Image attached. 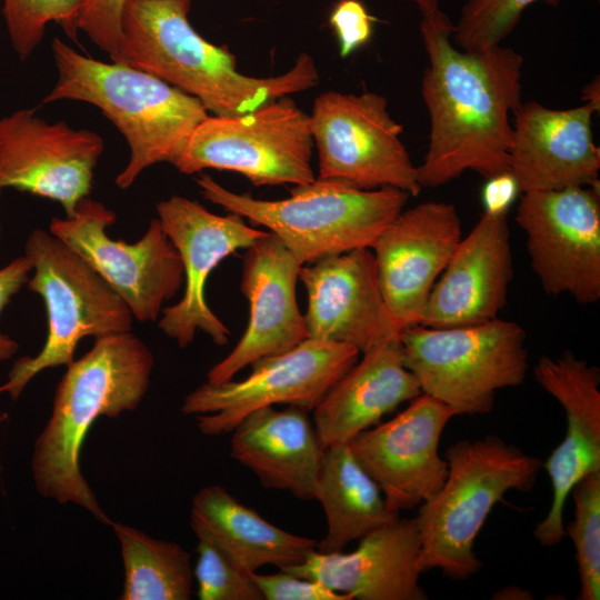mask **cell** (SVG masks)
I'll use <instances>...</instances> for the list:
<instances>
[{"instance_id":"8fae6325","label":"cell","mask_w":600,"mask_h":600,"mask_svg":"<svg viewBox=\"0 0 600 600\" xmlns=\"http://www.w3.org/2000/svg\"><path fill=\"white\" fill-rule=\"evenodd\" d=\"M309 117L319 156L317 178L420 193L417 167L400 138L402 126L389 113L383 96L323 92Z\"/></svg>"},{"instance_id":"6da1fadb","label":"cell","mask_w":600,"mask_h":600,"mask_svg":"<svg viewBox=\"0 0 600 600\" xmlns=\"http://www.w3.org/2000/svg\"><path fill=\"white\" fill-rule=\"evenodd\" d=\"M453 28L440 9L420 23L429 60L421 94L430 118L428 151L417 167L421 188L443 186L467 170L487 179L509 172L523 58L501 44L462 50L452 42Z\"/></svg>"},{"instance_id":"4fadbf2b","label":"cell","mask_w":600,"mask_h":600,"mask_svg":"<svg viewBox=\"0 0 600 600\" xmlns=\"http://www.w3.org/2000/svg\"><path fill=\"white\" fill-rule=\"evenodd\" d=\"M516 221L547 294H569L582 304L600 299L599 187L523 192Z\"/></svg>"},{"instance_id":"60d3db41","label":"cell","mask_w":600,"mask_h":600,"mask_svg":"<svg viewBox=\"0 0 600 600\" xmlns=\"http://www.w3.org/2000/svg\"><path fill=\"white\" fill-rule=\"evenodd\" d=\"M1 237H2V224H1V219H0V240H1Z\"/></svg>"},{"instance_id":"603a6c76","label":"cell","mask_w":600,"mask_h":600,"mask_svg":"<svg viewBox=\"0 0 600 600\" xmlns=\"http://www.w3.org/2000/svg\"><path fill=\"white\" fill-rule=\"evenodd\" d=\"M344 553L312 550L281 569L321 582L351 600H426L419 579L420 537L413 518H399L358 540Z\"/></svg>"},{"instance_id":"d590c367","label":"cell","mask_w":600,"mask_h":600,"mask_svg":"<svg viewBox=\"0 0 600 600\" xmlns=\"http://www.w3.org/2000/svg\"><path fill=\"white\" fill-rule=\"evenodd\" d=\"M32 264L23 254L0 268V314L12 297L28 282ZM19 350V343L0 331V362L11 359Z\"/></svg>"},{"instance_id":"484cf974","label":"cell","mask_w":600,"mask_h":600,"mask_svg":"<svg viewBox=\"0 0 600 600\" xmlns=\"http://www.w3.org/2000/svg\"><path fill=\"white\" fill-rule=\"evenodd\" d=\"M190 527L197 538L211 541L250 572L263 566L299 564L318 542L276 527L220 486L203 487L194 494Z\"/></svg>"},{"instance_id":"e0dca14e","label":"cell","mask_w":600,"mask_h":600,"mask_svg":"<svg viewBox=\"0 0 600 600\" xmlns=\"http://www.w3.org/2000/svg\"><path fill=\"white\" fill-rule=\"evenodd\" d=\"M461 238L456 207L426 201L402 210L372 243L378 283L401 331L421 322L431 289Z\"/></svg>"},{"instance_id":"44dd1931","label":"cell","mask_w":600,"mask_h":600,"mask_svg":"<svg viewBox=\"0 0 600 600\" xmlns=\"http://www.w3.org/2000/svg\"><path fill=\"white\" fill-rule=\"evenodd\" d=\"M508 210L486 209L460 239L431 289L419 324L452 328L498 318L513 277Z\"/></svg>"},{"instance_id":"5b68a950","label":"cell","mask_w":600,"mask_h":600,"mask_svg":"<svg viewBox=\"0 0 600 600\" xmlns=\"http://www.w3.org/2000/svg\"><path fill=\"white\" fill-rule=\"evenodd\" d=\"M448 474L441 488L418 507L419 569L467 580L482 563L474 541L492 508L511 491H529L542 461L499 436L460 440L446 451Z\"/></svg>"},{"instance_id":"2e32d148","label":"cell","mask_w":600,"mask_h":600,"mask_svg":"<svg viewBox=\"0 0 600 600\" xmlns=\"http://www.w3.org/2000/svg\"><path fill=\"white\" fill-rule=\"evenodd\" d=\"M457 413L443 402L421 393L391 420L353 438L349 448L380 487L388 508L399 513L419 507L443 484L448 462L439 442Z\"/></svg>"},{"instance_id":"f546056e","label":"cell","mask_w":600,"mask_h":600,"mask_svg":"<svg viewBox=\"0 0 600 600\" xmlns=\"http://www.w3.org/2000/svg\"><path fill=\"white\" fill-rule=\"evenodd\" d=\"M84 0H2V16L11 46L21 60L41 43L50 22L77 39L78 18Z\"/></svg>"},{"instance_id":"f35d334b","label":"cell","mask_w":600,"mask_h":600,"mask_svg":"<svg viewBox=\"0 0 600 600\" xmlns=\"http://www.w3.org/2000/svg\"><path fill=\"white\" fill-rule=\"evenodd\" d=\"M420 9L422 16L431 14L438 11L439 0H412Z\"/></svg>"},{"instance_id":"52a82bcc","label":"cell","mask_w":600,"mask_h":600,"mask_svg":"<svg viewBox=\"0 0 600 600\" xmlns=\"http://www.w3.org/2000/svg\"><path fill=\"white\" fill-rule=\"evenodd\" d=\"M24 256L33 272L27 286L44 302L48 331L42 349L33 357L19 358L0 386V393H8L13 401L38 373L69 366L81 339L129 332L134 319L111 286L50 231H31Z\"/></svg>"},{"instance_id":"4dcf8cb0","label":"cell","mask_w":600,"mask_h":600,"mask_svg":"<svg viewBox=\"0 0 600 600\" xmlns=\"http://www.w3.org/2000/svg\"><path fill=\"white\" fill-rule=\"evenodd\" d=\"M536 1L539 0H467L453 28L454 44L466 51L501 44L524 9Z\"/></svg>"},{"instance_id":"d6986e66","label":"cell","mask_w":600,"mask_h":600,"mask_svg":"<svg viewBox=\"0 0 600 600\" xmlns=\"http://www.w3.org/2000/svg\"><path fill=\"white\" fill-rule=\"evenodd\" d=\"M537 383L563 408V440L542 463L551 487L550 509L533 537L553 547L566 537L563 510L572 487L587 473L600 471V370L567 351L541 357L533 369Z\"/></svg>"},{"instance_id":"7c38bea8","label":"cell","mask_w":600,"mask_h":600,"mask_svg":"<svg viewBox=\"0 0 600 600\" xmlns=\"http://www.w3.org/2000/svg\"><path fill=\"white\" fill-rule=\"evenodd\" d=\"M116 214L89 197L81 199L73 212L53 218L49 231L79 253L123 299L140 322L159 320L163 306L184 282L181 258L152 219L138 241L114 240L107 229Z\"/></svg>"},{"instance_id":"ba28073f","label":"cell","mask_w":600,"mask_h":600,"mask_svg":"<svg viewBox=\"0 0 600 600\" xmlns=\"http://www.w3.org/2000/svg\"><path fill=\"white\" fill-rule=\"evenodd\" d=\"M399 340L421 392L457 416L490 412L497 391L522 384L529 369L524 329L499 318L452 328L413 324Z\"/></svg>"},{"instance_id":"d4e9b609","label":"cell","mask_w":600,"mask_h":600,"mask_svg":"<svg viewBox=\"0 0 600 600\" xmlns=\"http://www.w3.org/2000/svg\"><path fill=\"white\" fill-rule=\"evenodd\" d=\"M421 393L398 338L363 353L316 406L312 421L324 448L348 444Z\"/></svg>"},{"instance_id":"4316f807","label":"cell","mask_w":600,"mask_h":600,"mask_svg":"<svg viewBox=\"0 0 600 600\" xmlns=\"http://www.w3.org/2000/svg\"><path fill=\"white\" fill-rule=\"evenodd\" d=\"M317 501L327 521L326 536L316 548L321 552L342 551L350 542L400 518L388 508L380 487L348 444L326 448Z\"/></svg>"},{"instance_id":"ffe728a7","label":"cell","mask_w":600,"mask_h":600,"mask_svg":"<svg viewBox=\"0 0 600 600\" xmlns=\"http://www.w3.org/2000/svg\"><path fill=\"white\" fill-rule=\"evenodd\" d=\"M301 264L271 232L246 249L240 290L249 302V321L230 353L207 372L221 383L264 357L284 353L308 338L296 288Z\"/></svg>"},{"instance_id":"8992f818","label":"cell","mask_w":600,"mask_h":600,"mask_svg":"<svg viewBox=\"0 0 600 600\" xmlns=\"http://www.w3.org/2000/svg\"><path fill=\"white\" fill-rule=\"evenodd\" d=\"M196 181L206 200L267 228L301 266L371 248L411 197L397 188L362 189L316 178L291 188L287 199L261 200L228 190L206 173Z\"/></svg>"},{"instance_id":"1f68e13d","label":"cell","mask_w":600,"mask_h":600,"mask_svg":"<svg viewBox=\"0 0 600 600\" xmlns=\"http://www.w3.org/2000/svg\"><path fill=\"white\" fill-rule=\"evenodd\" d=\"M193 577L200 600H263L252 572L211 541L198 538Z\"/></svg>"},{"instance_id":"7402d4cb","label":"cell","mask_w":600,"mask_h":600,"mask_svg":"<svg viewBox=\"0 0 600 600\" xmlns=\"http://www.w3.org/2000/svg\"><path fill=\"white\" fill-rule=\"evenodd\" d=\"M589 104L551 109L520 103L512 118L509 172L519 191L599 187L600 150L593 142Z\"/></svg>"},{"instance_id":"e575fe53","label":"cell","mask_w":600,"mask_h":600,"mask_svg":"<svg viewBox=\"0 0 600 600\" xmlns=\"http://www.w3.org/2000/svg\"><path fill=\"white\" fill-rule=\"evenodd\" d=\"M377 21L359 0H340L331 11L329 22L339 41L340 56L348 57L366 44Z\"/></svg>"},{"instance_id":"cb8c5ba5","label":"cell","mask_w":600,"mask_h":600,"mask_svg":"<svg viewBox=\"0 0 600 600\" xmlns=\"http://www.w3.org/2000/svg\"><path fill=\"white\" fill-rule=\"evenodd\" d=\"M231 433V458L252 471L264 488L317 500L326 448L307 409L261 408Z\"/></svg>"},{"instance_id":"9a60e30c","label":"cell","mask_w":600,"mask_h":600,"mask_svg":"<svg viewBox=\"0 0 600 600\" xmlns=\"http://www.w3.org/2000/svg\"><path fill=\"white\" fill-rule=\"evenodd\" d=\"M103 138L66 121L48 122L36 109H19L0 118V190L59 202L66 216L89 197Z\"/></svg>"},{"instance_id":"ab89813d","label":"cell","mask_w":600,"mask_h":600,"mask_svg":"<svg viewBox=\"0 0 600 600\" xmlns=\"http://www.w3.org/2000/svg\"><path fill=\"white\" fill-rule=\"evenodd\" d=\"M8 419L7 412H0V426Z\"/></svg>"},{"instance_id":"74e56055","label":"cell","mask_w":600,"mask_h":600,"mask_svg":"<svg viewBox=\"0 0 600 600\" xmlns=\"http://www.w3.org/2000/svg\"><path fill=\"white\" fill-rule=\"evenodd\" d=\"M581 100L583 103L591 106L597 112L600 109V82L599 77H596L591 82L582 89Z\"/></svg>"},{"instance_id":"836d02e7","label":"cell","mask_w":600,"mask_h":600,"mask_svg":"<svg viewBox=\"0 0 600 600\" xmlns=\"http://www.w3.org/2000/svg\"><path fill=\"white\" fill-rule=\"evenodd\" d=\"M254 582L263 596V600H351L319 581L299 577L281 570L276 573L261 574L252 572Z\"/></svg>"},{"instance_id":"3957f363","label":"cell","mask_w":600,"mask_h":600,"mask_svg":"<svg viewBox=\"0 0 600 600\" xmlns=\"http://www.w3.org/2000/svg\"><path fill=\"white\" fill-rule=\"evenodd\" d=\"M153 366L151 350L131 331L96 338L86 354L67 366L33 446L31 474L38 493L111 523L81 472V448L98 418H117L140 404Z\"/></svg>"},{"instance_id":"83f0119b","label":"cell","mask_w":600,"mask_h":600,"mask_svg":"<svg viewBox=\"0 0 600 600\" xmlns=\"http://www.w3.org/2000/svg\"><path fill=\"white\" fill-rule=\"evenodd\" d=\"M124 568L121 600H188L192 593L190 554L178 543L151 538L124 523H110Z\"/></svg>"},{"instance_id":"f1b7e54d","label":"cell","mask_w":600,"mask_h":600,"mask_svg":"<svg viewBox=\"0 0 600 600\" xmlns=\"http://www.w3.org/2000/svg\"><path fill=\"white\" fill-rule=\"evenodd\" d=\"M574 517L564 524L576 550L579 600L600 599V471L583 476L571 489Z\"/></svg>"},{"instance_id":"ac0fdd59","label":"cell","mask_w":600,"mask_h":600,"mask_svg":"<svg viewBox=\"0 0 600 600\" xmlns=\"http://www.w3.org/2000/svg\"><path fill=\"white\" fill-rule=\"evenodd\" d=\"M308 338L366 353L400 337L382 297L370 248L323 257L301 266Z\"/></svg>"},{"instance_id":"5bb4252c","label":"cell","mask_w":600,"mask_h":600,"mask_svg":"<svg viewBox=\"0 0 600 600\" xmlns=\"http://www.w3.org/2000/svg\"><path fill=\"white\" fill-rule=\"evenodd\" d=\"M162 230L177 249L184 270L182 298L163 308L159 329L180 348L193 342L202 331L217 346H224L231 334L206 300V283L220 262L237 250L249 248L267 231L248 226L232 212L219 216L194 200L171 196L156 206Z\"/></svg>"},{"instance_id":"d6a6232c","label":"cell","mask_w":600,"mask_h":600,"mask_svg":"<svg viewBox=\"0 0 600 600\" xmlns=\"http://www.w3.org/2000/svg\"><path fill=\"white\" fill-rule=\"evenodd\" d=\"M127 0H84L78 18V29L111 60L117 56L121 16Z\"/></svg>"},{"instance_id":"30bf717a","label":"cell","mask_w":600,"mask_h":600,"mask_svg":"<svg viewBox=\"0 0 600 600\" xmlns=\"http://www.w3.org/2000/svg\"><path fill=\"white\" fill-rule=\"evenodd\" d=\"M351 346L307 338L293 349L252 362L250 374L221 383L206 381L183 399L204 436L231 432L251 412L276 404L312 411L330 388L358 361Z\"/></svg>"},{"instance_id":"9c48e42d","label":"cell","mask_w":600,"mask_h":600,"mask_svg":"<svg viewBox=\"0 0 600 600\" xmlns=\"http://www.w3.org/2000/svg\"><path fill=\"white\" fill-rule=\"evenodd\" d=\"M310 117L284 96L254 111L208 116L172 166L184 174L234 171L253 186H304L316 180Z\"/></svg>"},{"instance_id":"277c9868","label":"cell","mask_w":600,"mask_h":600,"mask_svg":"<svg viewBox=\"0 0 600 600\" xmlns=\"http://www.w3.org/2000/svg\"><path fill=\"white\" fill-rule=\"evenodd\" d=\"M51 49L58 78L42 103L86 102L117 127L130 149L127 166L116 177L120 189L130 188L156 163L173 164L192 131L209 116L198 99L148 72L96 60L59 38Z\"/></svg>"},{"instance_id":"8d00e7d4","label":"cell","mask_w":600,"mask_h":600,"mask_svg":"<svg viewBox=\"0 0 600 600\" xmlns=\"http://www.w3.org/2000/svg\"><path fill=\"white\" fill-rule=\"evenodd\" d=\"M518 191V186L510 172L488 179L483 190L486 209H509Z\"/></svg>"},{"instance_id":"7a4b0ae2","label":"cell","mask_w":600,"mask_h":600,"mask_svg":"<svg viewBox=\"0 0 600 600\" xmlns=\"http://www.w3.org/2000/svg\"><path fill=\"white\" fill-rule=\"evenodd\" d=\"M194 0H127L114 62L148 72L198 99L218 117L254 111L261 106L316 87L313 59L302 53L287 72L268 78L238 71L228 48L216 46L191 26Z\"/></svg>"}]
</instances>
